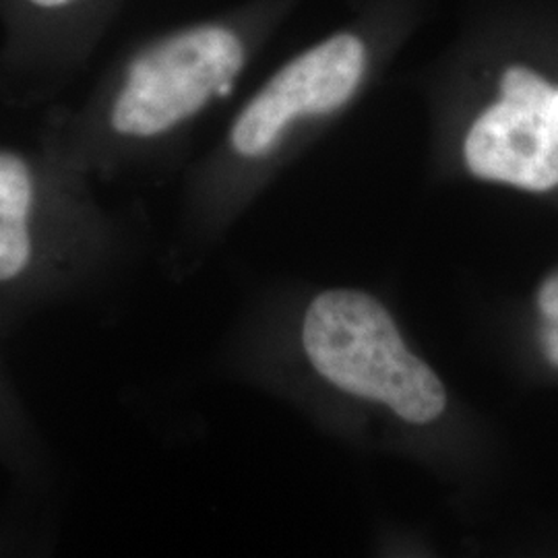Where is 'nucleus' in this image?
<instances>
[{
	"instance_id": "nucleus-1",
	"label": "nucleus",
	"mask_w": 558,
	"mask_h": 558,
	"mask_svg": "<svg viewBox=\"0 0 558 558\" xmlns=\"http://www.w3.org/2000/svg\"><path fill=\"white\" fill-rule=\"evenodd\" d=\"M290 0H244L124 52L101 83V140L151 145L223 100L278 29Z\"/></svg>"
},
{
	"instance_id": "nucleus-2",
	"label": "nucleus",
	"mask_w": 558,
	"mask_h": 558,
	"mask_svg": "<svg viewBox=\"0 0 558 558\" xmlns=\"http://www.w3.org/2000/svg\"><path fill=\"white\" fill-rule=\"evenodd\" d=\"M302 345L323 379L387 405L405 422H433L447 405L439 377L408 350L379 300L364 292L327 290L313 300Z\"/></svg>"
},
{
	"instance_id": "nucleus-3",
	"label": "nucleus",
	"mask_w": 558,
	"mask_h": 558,
	"mask_svg": "<svg viewBox=\"0 0 558 558\" xmlns=\"http://www.w3.org/2000/svg\"><path fill=\"white\" fill-rule=\"evenodd\" d=\"M368 62V41L343 29L281 64L232 120L228 158L246 168L274 160L299 124L329 117L354 98Z\"/></svg>"
},
{
	"instance_id": "nucleus-4",
	"label": "nucleus",
	"mask_w": 558,
	"mask_h": 558,
	"mask_svg": "<svg viewBox=\"0 0 558 558\" xmlns=\"http://www.w3.org/2000/svg\"><path fill=\"white\" fill-rule=\"evenodd\" d=\"M500 92V101L474 122L465 140L470 170L525 191L557 186V87L518 66L505 73Z\"/></svg>"
},
{
	"instance_id": "nucleus-5",
	"label": "nucleus",
	"mask_w": 558,
	"mask_h": 558,
	"mask_svg": "<svg viewBox=\"0 0 558 558\" xmlns=\"http://www.w3.org/2000/svg\"><path fill=\"white\" fill-rule=\"evenodd\" d=\"M38 177L17 151L0 149V283L21 278L34 259L32 216Z\"/></svg>"
},
{
	"instance_id": "nucleus-6",
	"label": "nucleus",
	"mask_w": 558,
	"mask_h": 558,
	"mask_svg": "<svg viewBox=\"0 0 558 558\" xmlns=\"http://www.w3.org/2000/svg\"><path fill=\"white\" fill-rule=\"evenodd\" d=\"M21 9L48 27L52 54L66 66L80 64L100 48L119 20L124 0H17Z\"/></svg>"
},
{
	"instance_id": "nucleus-7",
	"label": "nucleus",
	"mask_w": 558,
	"mask_h": 558,
	"mask_svg": "<svg viewBox=\"0 0 558 558\" xmlns=\"http://www.w3.org/2000/svg\"><path fill=\"white\" fill-rule=\"evenodd\" d=\"M539 311L546 315V319L558 325V274L542 286Z\"/></svg>"
},
{
	"instance_id": "nucleus-8",
	"label": "nucleus",
	"mask_w": 558,
	"mask_h": 558,
	"mask_svg": "<svg viewBox=\"0 0 558 558\" xmlns=\"http://www.w3.org/2000/svg\"><path fill=\"white\" fill-rule=\"evenodd\" d=\"M544 343H546V354L548 360L558 364V325L550 323L544 331Z\"/></svg>"
}]
</instances>
